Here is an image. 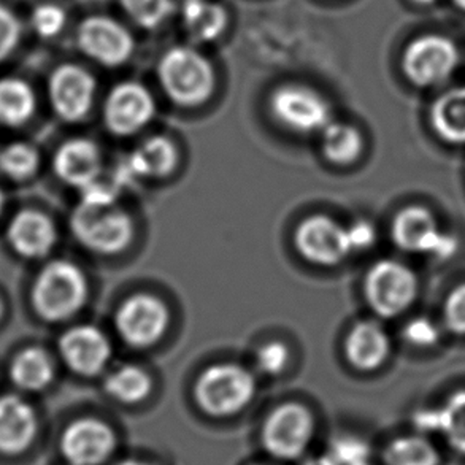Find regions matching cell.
I'll return each instance as SVG.
<instances>
[{
    "label": "cell",
    "mask_w": 465,
    "mask_h": 465,
    "mask_svg": "<svg viewBox=\"0 0 465 465\" xmlns=\"http://www.w3.org/2000/svg\"><path fill=\"white\" fill-rule=\"evenodd\" d=\"M159 82L172 101L194 107L203 104L214 89V70L201 53L176 46L163 54L157 67Z\"/></svg>",
    "instance_id": "obj_1"
},
{
    "label": "cell",
    "mask_w": 465,
    "mask_h": 465,
    "mask_svg": "<svg viewBox=\"0 0 465 465\" xmlns=\"http://www.w3.org/2000/svg\"><path fill=\"white\" fill-rule=\"evenodd\" d=\"M86 297V278L75 264L67 261L46 265L32 290L34 307L46 321L69 320L82 309Z\"/></svg>",
    "instance_id": "obj_2"
},
{
    "label": "cell",
    "mask_w": 465,
    "mask_h": 465,
    "mask_svg": "<svg viewBox=\"0 0 465 465\" xmlns=\"http://www.w3.org/2000/svg\"><path fill=\"white\" fill-rule=\"evenodd\" d=\"M80 243L102 254L124 250L133 239V221L114 203L83 202L70 220Z\"/></svg>",
    "instance_id": "obj_3"
},
{
    "label": "cell",
    "mask_w": 465,
    "mask_h": 465,
    "mask_svg": "<svg viewBox=\"0 0 465 465\" xmlns=\"http://www.w3.org/2000/svg\"><path fill=\"white\" fill-rule=\"evenodd\" d=\"M391 235L402 252L426 254L435 261H450L460 250V239L453 232H443L434 213L420 205L396 214Z\"/></svg>",
    "instance_id": "obj_4"
},
{
    "label": "cell",
    "mask_w": 465,
    "mask_h": 465,
    "mask_svg": "<svg viewBox=\"0 0 465 465\" xmlns=\"http://www.w3.org/2000/svg\"><path fill=\"white\" fill-rule=\"evenodd\" d=\"M420 280L409 265L383 259L373 264L365 277V296L369 305L381 318H396L415 303Z\"/></svg>",
    "instance_id": "obj_5"
},
{
    "label": "cell",
    "mask_w": 465,
    "mask_h": 465,
    "mask_svg": "<svg viewBox=\"0 0 465 465\" xmlns=\"http://www.w3.org/2000/svg\"><path fill=\"white\" fill-rule=\"evenodd\" d=\"M254 394L252 373L240 365L220 364L202 373L195 397L202 409L213 416H229L245 409Z\"/></svg>",
    "instance_id": "obj_6"
},
{
    "label": "cell",
    "mask_w": 465,
    "mask_h": 465,
    "mask_svg": "<svg viewBox=\"0 0 465 465\" xmlns=\"http://www.w3.org/2000/svg\"><path fill=\"white\" fill-rule=\"evenodd\" d=\"M460 59V48L451 38L428 34L407 46L402 57L403 74L420 88H434L453 75Z\"/></svg>",
    "instance_id": "obj_7"
},
{
    "label": "cell",
    "mask_w": 465,
    "mask_h": 465,
    "mask_svg": "<svg viewBox=\"0 0 465 465\" xmlns=\"http://www.w3.org/2000/svg\"><path fill=\"white\" fill-rule=\"evenodd\" d=\"M78 46L95 63L118 67L133 56L134 38L118 21L107 16H91L78 27Z\"/></svg>",
    "instance_id": "obj_8"
},
{
    "label": "cell",
    "mask_w": 465,
    "mask_h": 465,
    "mask_svg": "<svg viewBox=\"0 0 465 465\" xmlns=\"http://www.w3.org/2000/svg\"><path fill=\"white\" fill-rule=\"evenodd\" d=\"M313 420L302 405L286 403L275 410L264 426V445L280 460H296L309 447Z\"/></svg>",
    "instance_id": "obj_9"
},
{
    "label": "cell",
    "mask_w": 465,
    "mask_h": 465,
    "mask_svg": "<svg viewBox=\"0 0 465 465\" xmlns=\"http://www.w3.org/2000/svg\"><path fill=\"white\" fill-rule=\"evenodd\" d=\"M272 112L280 123L301 134L316 133L329 126L326 101L303 86H283L272 95Z\"/></svg>",
    "instance_id": "obj_10"
},
{
    "label": "cell",
    "mask_w": 465,
    "mask_h": 465,
    "mask_svg": "<svg viewBox=\"0 0 465 465\" xmlns=\"http://www.w3.org/2000/svg\"><path fill=\"white\" fill-rule=\"evenodd\" d=\"M169 322V312L159 299L153 296H134L121 305L116 314V327L123 340L137 348L156 343L163 337Z\"/></svg>",
    "instance_id": "obj_11"
},
{
    "label": "cell",
    "mask_w": 465,
    "mask_h": 465,
    "mask_svg": "<svg viewBox=\"0 0 465 465\" xmlns=\"http://www.w3.org/2000/svg\"><path fill=\"white\" fill-rule=\"evenodd\" d=\"M299 252L321 265H335L352 252L348 231L326 216H313L303 221L296 233Z\"/></svg>",
    "instance_id": "obj_12"
},
{
    "label": "cell",
    "mask_w": 465,
    "mask_h": 465,
    "mask_svg": "<svg viewBox=\"0 0 465 465\" xmlns=\"http://www.w3.org/2000/svg\"><path fill=\"white\" fill-rule=\"evenodd\" d=\"M95 82L88 70L67 64L53 72L50 101L65 121H80L88 114L94 101Z\"/></svg>",
    "instance_id": "obj_13"
},
{
    "label": "cell",
    "mask_w": 465,
    "mask_h": 465,
    "mask_svg": "<svg viewBox=\"0 0 465 465\" xmlns=\"http://www.w3.org/2000/svg\"><path fill=\"white\" fill-rule=\"evenodd\" d=\"M154 114L150 91L139 83H121L108 95L105 121L110 131L129 135L145 127Z\"/></svg>",
    "instance_id": "obj_14"
},
{
    "label": "cell",
    "mask_w": 465,
    "mask_h": 465,
    "mask_svg": "<svg viewBox=\"0 0 465 465\" xmlns=\"http://www.w3.org/2000/svg\"><path fill=\"white\" fill-rule=\"evenodd\" d=\"M61 448L72 465H99L114 453V430L95 420H80L64 432Z\"/></svg>",
    "instance_id": "obj_15"
},
{
    "label": "cell",
    "mask_w": 465,
    "mask_h": 465,
    "mask_svg": "<svg viewBox=\"0 0 465 465\" xmlns=\"http://www.w3.org/2000/svg\"><path fill=\"white\" fill-rule=\"evenodd\" d=\"M59 351L72 371L80 375H95L107 364L112 348L105 333L97 327L76 326L61 337Z\"/></svg>",
    "instance_id": "obj_16"
},
{
    "label": "cell",
    "mask_w": 465,
    "mask_h": 465,
    "mask_svg": "<svg viewBox=\"0 0 465 465\" xmlns=\"http://www.w3.org/2000/svg\"><path fill=\"white\" fill-rule=\"evenodd\" d=\"M37 434V416L16 396L0 397V451L23 453Z\"/></svg>",
    "instance_id": "obj_17"
},
{
    "label": "cell",
    "mask_w": 465,
    "mask_h": 465,
    "mask_svg": "<svg viewBox=\"0 0 465 465\" xmlns=\"http://www.w3.org/2000/svg\"><path fill=\"white\" fill-rule=\"evenodd\" d=\"M8 240L25 258H44L56 242V231L48 216L35 210H23L8 226Z\"/></svg>",
    "instance_id": "obj_18"
},
{
    "label": "cell",
    "mask_w": 465,
    "mask_h": 465,
    "mask_svg": "<svg viewBox=\"0 0 465 465\" xmlns=\"http://www.w3.org/2000/svg\"><path fill=\"white\" fill-rule=\"evenodd\" d=\"M390 352V335L375 321L359 322L346 339V356L359 371H377L386 362Z\"/></svg>",
    "instance_id": "obj_19"
},
{
    "label": "cell",
    "mask_w": 465,
    "mask_h": 465,
    "mask_svg": "<svg viewBox=\"0 0 465 465\" xmlns=\"http://www.w3.org/2000/svg\"><path fill=\"white\" fill-rule=\"evenodd\" d=\"M54 170L63 182L82 189L101 173V153L89 140H70L57 150Z\"/></svg>",
    "instance_id": "obj_20"
},
{
    "label": "cell",
    "mask_w": 465,
    "mask_h": 465,
    "mask_svg": "<svg viewBox=\"0 0 465 465\" xmlns=\"http://www.w3.org/2000/svg\"><path fill=\"white\" fill-rule=\"evenodd\" d=\"M415 421L418 428L439 430L454 450L465 454V390L454 392L440 409L420 411Z\"/></svg>",
    "instance_id": "obj_21"
},
{
    "label": "cell",
    "mask_w": 465,
    "mask_h": 465,
    "mask_svg": "<svg viewBox=\"0 0 465 465\" xmlns=\"http://www.w3.org/2000/svg\"><path fill=\"white\" fill-rule=\"evenodd\" d=\"M435 134L451 145H465V86L448 89L430 108Z\"/></svg>",
    "instance_id": "obj_22"
},
{
    "label": "cell",
    "mask_w": 465,
    "mask_h": 465,
    "mask_svg": "<svg viewBox=\"0 0 465 465\" xmlns=\"http://www.w3.org/2000/svg\"><path fill=\"white\" fill-rule=\"evenodd\" d=\"M183 23L189 37L195 42H213L227 25V13L210 0H186L183 6Z\"/></svg>",
    "instance_id": "obj_23"
},
{
    "label": "cell",
    "mask_w": 465,
    "mask_h": 465,
    "mask_svg": "<svg viewBox=\"0 0 465 465\" xmlns=\"http://www.w3.org/2000/svg\"><path fill=\"white\" fill-rule=\"evenodd\" d=\"M178 156L175 146L163 137H154L145 142L127 157V170L133 178L137 176H163L175 167Z\"/></svg>",
    "instance_id": "obj_24"
},
{
    "label": "cell",
    "mask_w": 465,
    "mask_h": 465,
    "mask_svg": "<svg viewBox=\"0 0 465 465\" xmlns=\"http://www.w3.org/2000/svg\"><path fill=\"white\" fill-rule=\"evenodd\" d=\"M35 112V94L19 78L0 80V124L16 127L31 120Z\"/></svg>",
    "instance_id": "obj_25"
},
{
    "label": "cell",
    "mask_w": 465,
    "mask_h": 465,
    "mask_svg": "<svg viewBox=\"0 0 465 465\" xmlns=\"http://www.w3.org/2000/svg\"><path fill=\"white\" fill-rule=\"evenodd\" d=\"M12 380L21 390H45L54 377L50 356L40 348H27L13 361Z\"/></svg>",
    "instance_id": "obj_26"
},
{
    "label": "cell",
    "mask_w": 465,
    "mask_h": 465,
    "mask_svg": "<svg viewBox=\"0 0 465 465\" xmlns=\"http://www.w3.org/2000/svg\"><path fill=\"white\" fill-rule=\"evenodd\" d=\"M105 388L121 402H140L152 391V378L135 365H124L108 375Z\"/></svg>",
    "instance_id": "obj_27"
},
{
    "label": "cell",
    "mask_w": 465,
    "mask_h": 465,
    "mask_svg": "<svg viewBox=\"0 0 465 465\" xmlns=\"http://www.w3.org/2000/svg\"><path fill=\"white\" fill-rule=\"evenodd\" d=\"M386 465H439L440 458L430 441L422 437H402L384 451Z\"/></svg>",
    "instance_id": "obj_28"
},
{
    "label": "cell",
    "mask_w": 465,
    "mask_h": 465,
    "mask_svg": "<svg viewBox=\"0 0 465 465\" xmlns=\"http://www.w3.org/2000/svg\"><path fill=\"white\" fill-rule=\"evenodd\" d=\"M322 150L329 161L335 163H350L358 159L362 150L361 134L346 124H329L324 127Z\"/></svg>",
    "instance_id": "obj_29"
},
{
    "label": "cell",
    "mask_w": 465,
    "mask_h": 465,
    "mask_svg": "<svg viewBox=\"0 0 465 465\" xmlns=\"http://www.w3.org/2000/svg\"><path fill=\"white\" fill-rule=\"evenodd\" d=\"M38 153L25 143H12L0 152V170L13 180H25L37 172Z\"/></svg>",
    "instance_id": "obj_30"
},
{
    "label": "cell",
    "mask_w": 465,
    "mask_h": 465,
    "mask_svg": "<svg viewBox=\"0 0 465 465\" xmlns=\"http://www.w3.org/2000/svg\"><path fill=\"white\" fill-rule=\"evenodd\" d=\"M124 12L145 29H154L169 18L172 0H121Z\"/></svg>",
    "instance_id": "obj_31"
},
{
    "label": "cell",
    "mask_w": 465,
    "mask_h": 465,
    "mask_svg": "<svg viewBox=\"0 0 465 465\" xmlns=\"http://www.w3.org/2000/svg\"><path fill=\"white\" fill-rule=\"evenodd\" d=\"M29 23L38 37L53 38L63 31L67 23V15L56 4H40L32 10Z\"/></svg>",
    "instance_id": "obj_32"
},
{
    "label": "cell",
    "mask_w": 465,
    "mask_h": 465,
    "mask_svg": "<svg viewBox=\"0 0 465 465\" xmlns=\"http://www.w3.org/2000/svg\"><path fill=\"white\" fill-rule=\"evenodd\" d=\"M440 329L426 316L410 320L403 327V339L416 348H432L440 341Z\"/></svg>",
    "instance_id": "obj_33"
},
{
    "label": "cell",
    "mask_w": 465,
    "mask_h": 465,
    "mask_svg": "<svg viewBox=\"0 0 465 465\" xmlns=\"http://www.w3.org/2000/svg\"><path fill=\"white\" fill-rule=\"evenodd\" d=\"M23 35V25L16 13L0 4V63L16 50Z\"/></svg>",
    "instance_id": "obj_34"
},
{
    "label": "cell",
    "mask_w": 465,
    "mask_h": 465,
    "mask_svg": "<svg viewBox=\"0 0 465 465\" xmlns=\"http://www.w3.org/2000/svg\"><path fill=\"white\" fill-rule=\"evenodd\" d=\"M443 320L456 335H465V283L451 290L443 303Z\"/></svg>",
    "instance_id": "obj_35"
},
{
    "label": "cell",
    "mask_w": 465,
    "mask_h": 465,
    "mask_svg": "<svg viewBox=\"0 0 465 465\" xmlns=\"http://www.w3.org/2000/svg\"><path fill=\"white\" fill-rule=\"evenodd\" d=\"M331 454L339 465H358L367 462L369 450L362 441L354 439H339L332 443Z\"/></svg>",
    "instance_id": "obj_36"
},
{
    "label": "cell",
    "mask_w": 465,
    "mask_h": 465,
    "mask_svg": "<svg viewBox=\"0 0 465 465\" xmlns=\"http://www.w3.org/2000/svg\"><path fill=\"white\" fill-rule=\"evenodd\" d=\"M288 358H290L288 348L280 341H272L259 350V369L269 375H277L284 371V367L288 364Z\"/></svg>",
    "instance_id": "obj_37"
},
{
    "label": "cell",
    "mask_w": 465,
    "mask_h": 465,
    "mask_svg": "<svg viewBox=\"0 0 465 465\" xmlns=\"http://www.w3.org/2000/svg\"><path fill=\"white\" fill-rule=\"evenodd\" d=\"M346 231L352 252L369 250L377 240V231L369 221H356L351 226L346 227Z\"/></svg>",
    "instance_id": "obj_38"
},
{
    "label": "cell",
    "mask_w": 465,
    "mask_h": 465,
    "mask_svg": "<svg viewBox=\"0 0 465 465\" xmlns=\"http://www.w3.org/2000/svg\"><path fill=\"white\" fill-rule=\"evenodd\" d=\"M305 465H339L337 460H333L332 454H324L321 458H314V460H309Z\"/></svg>",
    "instance_id": "obj_39"
},
{
    "label": "cell",
    "mask_w": 465,
    "mask_h": 465,
    "mask_svg": "<svg viewBox=\"0 0 465 465\" xmlns=\"http://www.w3.org/2000/svg\"><path fill=\"white\" fill-rule=\"evenodd\" d=\"M415 4H420V5H430V4H434L435 0H413Z\"/></svg>",
    "instance_id": "obj_40"
},
{
    "label": "cell",
    "mask_w": 465,
    "mask_h": 465,
    "mask_svg": "<svg viewBox=\"0 0 465 465\" xmlns=\"http://www.w3.org/2000/svg\"><path fill=\"white\" fill-rule=\"evenodd\" d=\"M454 4H456V5L460 6V10H462V12H465V0H454Z\"/></svg>",
    "instance_id": "obj_41"
},
{
    "label": "cell",
    "mask_w": 465,
    "mask_h": 465,
    "mask_svg": "<svg viewBox=\"0 0 465 465\" xmlns=\"http://www.w3.org/2000/svg\"><path fill=\"white\" fill-rule=\"evenodd\" d=\"M120 465H150L145 464V462H135V460H127V462H123V464Z\"/></svg>",
    "instance_id": "obj_42"
},
{
    "label": "cell",
    "mask_w": 465,
    "mask_h": 465,
    "mask_svg": "<svg viewBox=\"0 0 465 465\" xmlns=\"http://www.w3.org/2000/svg\"><path fill=\"white\" fill-rule=\"evenodd\" d=\"M2 205H4V195H2V191H0V212H2Z\"/></svg>",
    "instance_id": "obj_43"
},
{
    "label": "cell",
    "mask_w": 465,
    "mask_h": 465,
    "mask_svg": "<svg viewBox=\"0 0 465 465\" xmlns=\"http://www.w3.org/2000/svg\"><path fill=\"white\" fill-rule=\"evenodd\" d=\"M2 313H4V309H2V302H0V318H2Z\"/></svg>",
    "instance_id": "obj_44"
}]
</instances>
